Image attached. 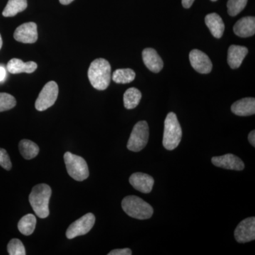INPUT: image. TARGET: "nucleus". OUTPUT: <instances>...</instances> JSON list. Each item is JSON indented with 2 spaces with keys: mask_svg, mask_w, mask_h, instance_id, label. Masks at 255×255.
<instances>
[{
  "mask_svg": "<svg viewBox=\"0 0 255 255\" xmlns=\"http://www.w3.org/2000/svg\"><path fill=\"white\" fill-rule=\"evenodd\" d=\"M112 68L110 63L104 58H97L90 64L88 78L94 88L105 90L110 85L112 79Z\"/></svg>",
  "mask_w": 255,
  "mask_h": 255,
  "instance_id": "nucleus-1",
  "label": "nucleus"
},
{
  "mask_svg": "<svg viewBox=\"0 0 255 255\" xmlns=\"http://www.w3.org/2000/svg\"><path fill=\"white\" fill-rule=\"evenodd\" d=\"M51 188L48 184H37L29 194V202L32 209L38 217L46 219L49 216V201L51 196Z\"/></svg>",
  "mask_w": 255,
  "mask_h": 255,
  "instance_id": "nucleus-2",
  "label": "nucleus"
},
{
  "mask_svg": "<svg viewBox=\"0 0 255 255\" xmlns=\"http://www.w3.org/2000/svg\"><path fill=\"white\" fill-rule=\"evenodd\" d=\"M182 137V130L174 112H169L164 121L163 140L164 148L173 150L180 143Z\"/></svg>",
  "mask_w": 255,
  "mask_h": 255,
  "instance_id": "nucleus-3",
  "label": "nucleus"
},
{
  "mask_svg": "<svg viewBox=\"0 0 255 255\" xmlns=\"http://www.w3.org/2000/svg\"><path fill=\"white\" fill-rule=\"evenodd\" d=\"M122 206L124 212L133 219H149L153 215L152 206L138 196H127L122 201Z\"/></svg>",
  "mask_w": 255,
  "mask_h": 255,
  "instance_id": "nucleus-4",
  "label": "nucleus"
},
{
  "mask_svg": "<svg viewBox=\"0 0 255 255\" xmlns=\"http://www.w3.org/2000/svg\"><path fill=\"white\" fill-rule=\"evenodd\" d=\"M64 160L69 175L75 180L82 182L88 178V165L83 157L66 152L64 155Z\"/></svg>",
  "mask_w": 255,
  "mask_h": 255,
  "instance_id": "nucleus-5",
  "label": "nucleus"
},
{
  "mask_svg": "<svg viewBox=\"0 0 255 255\" xmlns=\"http://www.w3.org/2000/svg\"><path fill=\"white\" fill-rule=\"evenodd\" d=\"M148 140V124L145 121L137 122L134 126L130 133L127 143V148L132 152H140L147 145Z\"/></svg>",
  "mask_w": 255,
  "mask_h": 255,
  "instance_id": "nucleus-6",
  "label": "nucleus"
},
{
  "mask_svg": "<svg viewBox=\"0 0 255 255\" xmlns=\"http://www.w3.org/2000/svg\"><path fill=\"white\" fill-rule=\"evenodd\" d=\"M58 92L59 89L56 82L50 81L46 84L35 102L36 110L39 112H43L51 107L56 102Z\"/></svg>",
  "mask_w": 255,
  "mask_h": 255,
  "instance_id": "nucleus-7",
  "label": "nucleus"
},
{
  "mask_svg": "<svg viewBox=\"0 0 255 255\" xmlns=\"http://www.w3.org/2000/svg\"><path fill=\"white\" fill-rule=\"evenodd\" d=\"M95 223V215L92 213L85 214L69 226L66 231L67 238L71 240L78 236L87 234L91 231Z\"/></svg>",
  "mask_w": 255,
  "mask_h": 255,
  "instance_id": "nucleus-8",
  "label": "nucleus"
},
{
  "mask_svg": "<svg viewBox=\"0 0 255 255\" xmlns=\"http://www.w3.org/2000/svg\"><path fill=\"white\" fill-rule=\"evenodd\" d=\"M235 238L239 243H246L255 239V218L243 220L235 230Z\"/></svg>",
  "mask_w": 255,
  "mask_h": 255,
  "instance_id": "nucleus-9",
  "label": "nucleus"
},
{
  "mask_svg": "<svg viewBox=\"0 0 255 255\" xmlns=\"http://www.w3.org/2000/svg\"><path fill=\"white\" fill-rule=\"evenodd\" d=\"M189 61L192 68L201 74H209L213 68L209 57L201 50L194 49L189 53Z\"/></svg>",
  "mask_w": 255,
  "mask_h": 255,
  "instance_id": "nucleus-10",
  "label": "nucleus"
},
{
  "mask_svg": "<svg viewBox=\"0 0 255 255\" xmlns=\"http://www.w3.org/2000/svg\"><path fill=\"white\" fill-rule=\"evenodd\" d=\"M14 38L23 43H34L38 40L37 25L34 22L24 23L15 30Z\"/></svg>",
  "mask_w": 255,
  "mask_h": 255,
  "instance_id": "nucleus-11",
  "label": "nucleus"
},
{
  "mask_svg": "<svg viewBox=\"0 0 255 255\" xmlns=\"http://www.w3.org/2000/svg\"><path fill=\"white\" fill-rule=\"evenodd\" d=\"M211 161L215 166L223 169L242 171L245 168V164L243 160L233 154L214 157Z\"/></svg>",
  "mask_w": 255,
  "mask_h": 255,
  "instance_id": "nucleus-12",
  "label": "nucleus"
},
{
  "mask_svg": "<svg viewBox=\"0 0 255 255\" xmlns=\"http://www.w3.org/2000/svg\"><path fill=\"white\" fill-rule=\"evenodd\" d=\"M129 182L136 190L143 194H149L152 191L155 180L149 174L135 172L130 176Z\"/></svg>",
  "mask_w": 255,
  "mask_h": 255,
  "instance_id": "nucleus-13",
  "label": "nucleus"
},
{
  "mask_svg": "<svg viewBox=\"0 0 255 255\" xmlns=\"http://www.w3.org/2000/svg\"><path fill=\"white\" fill-rule=\"evenodd\" d=\"M142 55L145 66L152 73H158L163 68V61L153 48H145L142 51Z\"/></svg>",
  "mask_w": 255,
  "mask_h": 255,
  "instance_id": "nucleus-14",
  "label": "nucleus"
},
{
  "mask_svg": "<svg viewBox=\"0 0 255 255\" xmlns=\"http://www.w3.org/2000/svg\"><path fill=\"white\" fill-rule=\"evenodd\" d=\"M233 31L236 36L248 38L254 36L255 33V18L246 16L238 20L233 26Z\"/></svg>",
  "mask_w": 255,
  "mask_h": 255,
  "instance_id": "nucleus-15",
  "label": "nucleus"
},
{
  "mask_svg": "<svg viewBox=\"0 0 255 255\" xmlns=\"http://www.w3.org/2000/svg\"><path fill=\"white\" fill-rule=\"evenodd\" d=\"M233 114L239 117H248L255 114V99L253 97L243 98L237 101L231 106Z\"/></svg>",
  "mask_w": 255,
  "mask_h": 255,
  "instance_id": "nucleus-16",
  "label": "nucleus"
},
{
  "mask_svg": "<svg viewBox=\"0 0 255 255\" xmlns=\"http://www.w3.org/2000/svg\"><path fill=\"white\" fill-rule=\"evenodd\" d=\"M248 53V49L246 47L232 45L228 48V65L232 69L240 68Z\"/></svg>",
  "mask_w": 255,
  "mask_h": 255,
  "instance_id": "nucleus-17",
  "label": "nucleus"
},
{
  "mask_svg": "<svg viewBox=\"0 0 255 255\" xmlns=\"http://www.w3.org/2000/svg\"><path fill=\"white\" fill-rule=\"evenodd\" d=\"M37 64L35 62H23L18 58H12L8 62L6 70L11 74L32 73L36 71Z\"/></svg>",
  "mask_w": 255,
  "mask_h": 255,
  "instance_id": "nucleus-18",
  "label": "nucleus"
},
{
  "mask_svg": "<svg viewBox=\"0 0 255 255\" xmlns=\"http://www.w3.org/2000/svg\"><path fill=\"white\" fill-rule=\"evenodd\" d=\"M205 22L211 34L216 38H221L225 31V24L222 18L216 13L206 15Z\"/></svg>",
  "mask_w": 255,
  "mask_h": 255,
  "instance_id": "nucleus-19",
  "label": "nucleus"
},
{
  "mask_svg": "<svg viewBox=\"0 0 255 255\" xmlns=\"http://www.w3.org/2000/svg\"><path fill=\"white\" fill-rule=\"evenodd\" d=\"M20 153L23 158L31 159L36 157L39 153V147L31 140L23 139L18 144Z\"/></svg>",
  "mask_w": 255,
  "mask_h": 255,
  "instance_id": "nucleus-20",
  "label": "nucleus"
},
{
  "mask_svg": "<svg viewBox=\"0 0 255 255\" xmlns=\"http://www.w3.org/2000/svg\"><path fill=\"white\" fill-rule=\"evenodd\" d=\"M142 94L135 87L128 89L124 95V107L127 110H133L140 103Z\"/></svg>",
  "mask_w": 255,
  "mask_h": 255,
  "instance_id": "nucleus-21",
  "label": "nucleus"
},
{
  "mask_svg": "<svg viewBox=\"0 0 255 255\" xmlns=\"http://www.w3.org/2000/svg\"><path fill=\"white\" fill-rule=\"evenodd\" d=\"M27 7V0H9L5 6L2 15L5 17L16 16Z\"/></svg>",
  "mask_w": 255,
  "mask_h": 255,
  "instance_id": "nucleus-22",
  "label": "nucleus"
},
{
  "mask_svg": "<svg viewBox=\"0 0 255 255\" xmlns=\"http://www.w3.org/2000/svg\"><path fill=\"white\" fill-rule=\"evenodd\" d=\"M36 219L33 214L23 216L18 223V229L24 236H31L36 228Z\"/></svg>",
  "mask_w": 255,
  "mask_h": 255,
  "instance_id": "nucleus-23",
  "label": "nucleus"
},
{
  "mask_svg": "<svg viewBox=\"0 0 255 255\" xmlns=\"http://www.w3.org/2000/svg\"><path fill=\"white\" fill-rule=\"evenodd\" d=\"M135 78V73L130 68L118 69L112 75V80L117 84L130 83Z\"/></svg>",
  "mask_w": 255,
  "mask_h": 255,
  "instance_id": "nucleus-24",
  "label": "nucleus"
},
{
  "mask_svg": "<svg viewBox=\"0 0 255 255\" xmlns=\"http://www.w3.org/2000/svg\"><path fill=\"white\" fill-rule=\"evenodd\" d=\"M248 0H228V13L230 16H236L246 8Z\"/></svg>",
  "mask_w": 255,
  "mask_h": 255,
  "instance_id": "nucleus-25",
  "label": "nucleus"
},
{
  "mask_svg": "<svg viewBox=\"0 0 255 255\" xmlns=\"http://www.w3.org/2000/svg\"><path fill=\"white\" fill-rule=\"evenodd\" d=\"M16 101L12 95L7 93H0V112L14 108Z\"/></svg>",
  "mask_w": 255,
  "mask_h": 255,
  "instance_id": "nucleus-26",
  "label": "nucleus"
},
{
  "mask_svg": "<svg viewBox=\"0 0 255 255\" xmlns=\"http://www.w3.org/2000/svg\"><path fill=\"white\" fill-rule=\"evenodd\" d=\"M7 251L9 255H25L26 254L24 246L18 239H12L7 246Z\"/></svg>",
  "mask_w": 255,
  "mask_h": 255,
  "instance_id": "nucleus-27",
  "label": "nucleus"
},
{
  "mask_svg": "<svg viewBox=\"0 0 255 255\" xmlns=\"http://www.w3.org/2000/svg\"><path fill=\"white\" fill-rule=\"evenodd\" d=\"M0 166L6 170H10L12 167L7 152L3 148H0Z\"/></svg>",
  "mask_w": 255,
  "mask_h": 255,
  "instance_id": "nucleus-28",
  "label": "nucleus"
},
{
  "mask_svg": "<svg viewBox=\"0 0 255 255\" xmlns=\"http://www.w3.org/2000/svg\"><path fill=\"white\" fill-rule=\"evenodd\" d=\"M131 250L129 248H124V249L114 250L108 253V255H131Z\"/></svg>",
  "mask_w": 255,
  "mask_h": 255,
  "instance_id": "nucleus-29",
  "label": "nucleus"
},
{
  "mask_svg": "<svg viewBox=\"0 0 255 255\" xmlns=\"http://www.w3.org/2000/svg\"><path fill=\"white\" fill-rule=\"evenodd\" d=\"M6 77V70L3 65H0V82H4Z\"/></svg>",
  "mask_w": 255,
  "mask_h": 255,
  "instance_id": "nucleus-30",
  "label": "nucleus"
},
{
  "mask_svg": "<svg viewBox=\"0 0 255 255\" xmlns=\"http://www.w3.org/2000/svg\"><path fill=\"white\" fill-rule=\"evenodd\" d=\"M194 0H182V6L185 9H189L192 6Z\"/></svg>",
  "mask_w": 255,
  "mask_h": 255,
  "instance_id": "nucleus-31",
  "label": "nucleus"
},
{
  "mask_svg": "<svg viewBox=\"0 0 255 255\" xmlns=\"http://www.w3.org/2000/svg\"><path fill=\"white\" fill-rule=\"evenodd\" d=\"M248 140L253 147H255V131L253 130L248 135Z\"/></svg>",
  "mask_w": 255,
  "mask_h": 255,
  "instance_id": "nucleus-32",
  "label": "nucleus"
},
{
  "mask_svg": "<svg viewBox=\"0 0 255 255\" xmlns=\"http://www.w3.org/2000/svg\"><path fill=\"white\" fill-rule=\"evenodd\" d=\"M60 2L63 5H68L70 3L73 2L74 0H59Z\"/></svg>",
  "mask_w": 255,
  "mask_h": 255,
  "instance_id": "nucleus-33",
  "label": "nucleus"
},
{
  "mask_svg": "<svg viewBox=\"0 0 255 255\" xmlns=\"http://www.w3.org/2000/svg\"><path fill=\"white\" fill-rule=\"evenodd\" d=\"M1 47H2V38L0 34V50H1Z\"/></svg>",
  "mask_w": 255,
  "mask_h": 255,
  "instance_id": "nucleus-34",
  "label": "nucleus"
},
{
  "mask_svg": "<svg viewBox=\"0 0 255 255\" xmlns=\"http://www.w3.org/2000/svg\"><path fill=\"white\" fill-rule=\"evenodd\" d=\"M211 1H217V0H211Z\"/></svg>",
  "mask_w": 255,
  "mask_h": 255,
  "instance_id": "nucleus-35",
  "label": "nucleus"
}]
</instances>
